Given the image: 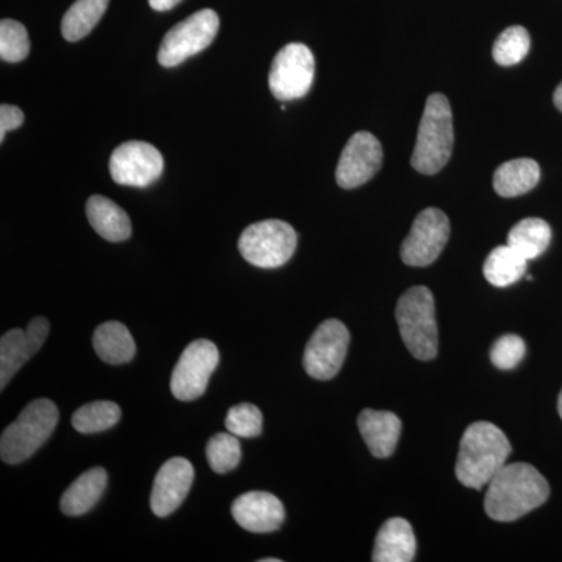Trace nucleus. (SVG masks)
<instances>
[{
    "instance_id": "nucleus-1",
    "label": "nucleus",
    "mask_w": 562,
    "mask_h": 562,
    "mask_svg": "<svg viewBox=\"0 0 562 562\" xmlns=\"http://www.w3.org/2000/svg\"><path fill=\"white\" fill-rule=\"evenodd\" d=\"M550 486L527 462L503 465L487 484L484 509L497 522H514L549 501Z\"/></svg>"
},
{
    "instance_id": "nucleus-2",
    "label": "nucleus",
    "mask_w": 562,
    "mask_h": 562,
    "mask_svg": "<svg viewBox=\"0 0 562 562\" xmlns=\"http://www.w3.org/2000/svg\"><path fill=\"white\" fill-rule=\"evenodd\" d=\"M512 443L501 428L491 422H475L462 435L458 452V482L471 490H483L506 465Z\"/></svg>"
},
{
    "instance_id": "nucleus-3",
    "label": "nucleus",
    "mask_w": 562,
    "mask_h": 562,
    "mask_svg": "<svg viewBox=\"0 0 562 562\" xmlns=\"http://www.w3.org/2000/svg\"><path fill=\"white\" fill-rule=\"evenodd\" d=\"M453 143L452 106L446 95L436 92L425 103L412 157L413 168L425 176L438 173L452 157Z\"/></svg>"
},
{
    "instance_id": "nucleus-4",
    "label": "nucleus",
    "mask_w": 562,
    "mask_h": 562,
    "mask_svg": "<svg viewBox=\"0 0 562 562\" xmlns=\"http://www.w3.org/2000/svg\"><path fill=\"white\" fill-rule=\"evenodd\" d=\"M60 413L47 398L29 403L18 419L10 424L0 438V458L7 464H20L33 457L57 428Z\"/></svg>"
},
{
    "instance_id": "nucleus-5",
    "label": "nucleus",
    "mask_w": 562,
    "mask_h": 562,
    "mask_svg": "<svg viewBox=\"0 0 562 562\" xmlns=\"http://www.w3.org/2000/svg\"><path fill=\"white\" fill-rule=\"evenodd\" d=\"M395 319L406 349L420 361L438 355V325L435 319V299L425 286H414L402 295Z\"/></svg>"
},
{
    "instance_id": "nucleus-6",
    "label": "nucleus",
    "mask_w": 562,
    "mask_h": 562,
    "mask_svg": "<svg viewBox=\"0 0 562 562\" xmlns=\"http://www.w3.org/2000/svg\"><path fill=\"white\" fill-rule=\"evenodd\" d=\"M244 260L261 269L286 265L297 249V233L288 222L269 220L251 224L239 238Z\"/></svg>"
},
{
    "instance_id": "nucleus-7",
    "label": "nucleus",
    "mask_w": 562,
    "mask_h": 562,
    "mask_svg": "<svg viewBox=\"0 0 562 562\" xmlns=\"http://www.w3.org/2000/svg\"><path fill=\"white\" fill-rule=\"evenodd\" d=\"M220 24L216 11L205 9L173 25L162 38L158 63L162 68H176L188 58L201 54L216 38Z\"/></svg>"
},
{
    "instance_id": "nucleus-8",
    "label": "nucleus",
    "mask_w": 562,
    "mask_h": 562,
    "mask_svg": "<svg viewBox=\"0 0 562 562\" xmlns=\"http://www.w3.org/2000/svg\"><path fill=\"white\" fill-rule=\"evenodd\" d=\"M313 52L301 43H291L273 58L269 72V90L281 102L295 101L308 94L314 80Z\"/></svg>"
},
{
    "instance_id": "nucleus-9",
    "label": "nucleus",
    "mask_w": 562,
    "mask_h": 562,
    "mask_svg": "<svg viewBox=\"0 0 562 562\" xmlns=\"http://www.w3.org/2000/svg\"><path fill=\"white\" fill-rule=\"evenodd\" d=\"M350 333L338 319L322 322L303 355L305 371L314 380H331L341 371L349 349Z\"/></svg>"
},
{
    "instance_id": "nucleus-10",
    "label": "nucleus",
    "mask_w": 562,
    "mask_h": 562,
    "mask_svg": "<svg viewBox=\"0 0 562 562\" xmlns=\"http://www.w3.org/2000/svg\"><path fill=\"white\" fill-rule=\"evenodd\" d=\"M220 364V350L206 339L191 342L181 353L173 368L171 391L181 402H192L201 397L209 387L211 373Z\"/></svg>"
},
{
    "instance_id": "nucleus-11",
    "label": "nucleus",
    "mask_w": 562,
    "mask_h": 562,
    "mask_svg": "<svg viewBox=\"0 0 562 562\" xmlns=\"http://www.w3.org/2000/svg\"><path fill=\"white\" fill-rule=\"evenodd\" d=\"M450 236V222L438 209L417 214L412 232L402 244V260L413 268H427L438 260Z\"/></svg>"
},
{
    "instance_id": "nucleus-12",
    "label": "nucleus",
    "mask_w": 562,
    "mask_h": 562,
    "mask_svg": "<svg viewBox=\"0 0 562 562\" xmlns=\"http://www.w3.org/2000/svg\"><path fill=\"white\" fill-rule=\"evenodd\" d=\"M162 169L160 151L144 140H127L111 154V179L124 187H150L160 179Z\"/></svg>"
},
{
    "instance_id": "nucleus-13",
    "label": "nucleus",
    "mask_w": 562,
    "mask_h": 562,
    "mask_svg": "<svg viewBox=\"0 0 562 562\" xmlns=\"http://www.w3.org/2000/svg\"><path fill=\"white\" fill-rule=\"evenodd\" d=\"M383 147L380 140L369 132H358L344 147L336 181L344 190H353L368 183L382 168Z\"/></svg>"
},
{
    "instance_id": "nucleus-14",
    "label": "nucleus",
    "mask_w": 562,
    "mask_h": 562,
    "mask_svg": "<svg viewBox=\"0 0 562 562\" xmlns=\"http://www.w3.org/2000/svg\"><path fill=\"white\" fill-rule=\"evenodd\" d=\"M194 482V468L187 458L166 461L155 476L151 487V512L158 517H168L184 502Z\"/></svg>"
},
{
    "instance_id": "nucleus-15",
    "label": "nucleus",
    "mask_w": 562,
    "mask_h": 562,
    "mask_svg": "<svg viewBox=\"0 0 562 562\" xmlns=\"http://www.w3.org/2000/svg\"><path fill=\"white\" fill-rule=\"evenodd\" d=\"M233 519L250 532H272L284 522V506L273 494L246 492L232 505Z\"/></svg>"
},
{
    "instance_id": "nucleus-16",
    "label": "nucleus",
    "mask_w": 562,
    "mask_h": 562,
    "mask_svg": "<svg viewBox=\"0 0 562 562\" xmlns=\"http://www.w3.org/2000/svg\"><path fill=\"white\" fill-rule=\"evenodd\" d=\"M362 439L375 458H387L395 452L402 432V422L390 412L364 409L358 416Z\"/></svg>"
},
{
    "instance_id": "nucleus-17",
    "label": "nucleus",
    "mask_w": 562,
    "mask_h": 562,
    "mask_svg": "<svg viewBox=\"0 0 562 562\" xmlns=\"http://www.w3.org/2000/svg\"><path fill=\"white\" fill-rule=\"evenodd\" d=\"M417 543L412 524L402 517L386 520L376 535L373 547V562H412L416 557Z\"/></svg>"
},
{
    "instance_id": "nucleus-18",
    "label": "nucleus",
    "mask_w": 562,
    "mask_h": 562,
    "mask_svg": "<svg viewBox=\"0 0 562 562\" xmlns=\"http://www.w3.org/2000/svg\"><path fill=\"white\" fill-rule=\"evenodd\" d=\"M109 475L105 469L92 468L90 471L81 473L60 501L63 514L69 517L83 516L90 513L98 502L101 501L103 492H105Z\"/></svg>"
},
{
    "instance_id": "nucleus-19",
    "label": "nucleus",
    "mask_w": 562,
    "mask_h": 562,
    "mask_svg": "<svg viewBox=\"0 0 562 562\" xmlns=\"http://www.w3.org/2000/svg\"><path fill=\"white\" fill-rule=\"evenodd\" d=\"M87 216L91 227L110 243H122L132 236L128 214L110 199L92 195L87 203Z\"/></svg>"
},
{
    "instance_id": "nucleus-20",
    "label": "nucleus",
    "mask_w": 562,
    "mask_h": 562,
    "mask_svg": "<svg viewBox=\"0 0 562 562\" xmlns=\"http://www.w3.org/2000/svg\"><path fill=\"white\" fill-rule=\"evenodd\" d=\"M541 179V168L531 158L503 162L494 173V190L502 198H519L530 192Z\"/></svg>"
},
{
    "instance_id": "nucleus-21",
    "label": "nucleus",
    "mask_w": 562,
    "mask_h": 562,
    "mask_svg": "<svg viewBox=\"0 0 562 562\" xmlns=\"http://www.w3.org/2000/svg\"><path fill=\"white\" fill-rule=\"evenodd\" d=\"M92 346L102 361L109 364H125L135 358L136 346L132 333L121 322L99 325L92 336Z\"/></svg>"
},
{
    "instance_id": "nucleus-22",
    "label": "nucleus",
    "mask_w": 562,
    "mask_h": 562,
    "mask_svg": "<svg viewBox=\"0 0 562 562\" xmlns=\"http://www.w3.org/2000/svg\"><path fill=\"white\" fill-rule=\"evenodd\" d=\"M552 241V228L539 217H527L514 225L508 233V246L519 251L528 261L541 257Z\"/></svg>"
},
{
    "instance_id": "nucleus-23",
    "label": "nucleus",
    "mask_w": 562,
    "mask_h": 562,
    "mask_svg": "<svg viewBox=\"0 0 562 562\" xmlns=\"http://www.w3.org/2000/svg\"><path fill=\"white\" fill-rule=\"evenodd\" d=\"M527 258L506 244L491 251L490 257L484 261L483 273L494 286H512L522 279L527 271Z\"/></svg>"
},
{
    "instance_id": "nucleus-24",
    "label": "nucleus",
    "mask_w": 562,
    "mask_h": 562,
    "mask_svg": "<svg viewBox=\"0 0 562 562\" xmlns=\"http://www.w3.org/2000/svg\"><path fill=\"white\" fill-rule=\"evenodd\" d=\"M110 0H77L61 21L63 38L69 43L83 40L99 24Z\"/></svg>"
},
{
    "instance_id": "nucleus-25",
    "label": "nucleus",
    "mask_w": 562,
    "mask_h": 562,
    "mask_svg": "<svg viewBox=\"0 0 562 562\" xmlns=\"http://www.w3.org/2000/svg\"><path fill=\"white\" fill-rule=\"evenodd\" d=\"M32 357H35V353L27 341L25 330L13 328L2 336L0 339V390H5L7 384Z\"/></svg>"
},
{
    "instance_id": "nucleus-26",
    "label": "nucleus",
    "mask_w": 562,
    "mask_h": 562,
    "mask_svg": "<svg viewBox=\"0 0 562 562\" xmlns=\"http://www.w3.org/2000/svg\"><path fill=\"white\" fill-rule=\"evenodd\" d=\"M121 420V408L114 402H92L72 416V427L83 435H94L113 428Z\"/></svg>"
},
{
    "instance_id": "nucleus-27",
    "label": "nucleus",
    "mask_w": 562,
    "mask_h": 562,
    "mask_svg": "<svg viewBox=\"0 0 562 562\" xmlns=\"http://www.w3.org/2000/svg\"><path fill=\"white\" fill-rule=\"evenodd\" d=\"M241 443L238 436L228 432H217L206 443V460L216 473L235 471L241 462Z\"/></svg>"
},
{
    "instance_id": "nucleus-28",
    "label": "nucleus",
    "mask_w": 562,
    "mask_h": 562,
    "mask_svg": "<svg viewBox=\"0 0 562 562\" xmlns=\"http://www.w3.org/2000/svg\"><path fill=\"white\" fill-rule=\"evenodd\" d=\"M531 38L530 33L522 25H513L501 33L495 41L494 60L501 66H514L524 60L530 52Z\"/></svg>"
},
{
    "instance_id": "nucleus-29",
    "label": "nucleus",
    "mask_w": 562,
    "mask_h": 562,
    "mask_svg": "<svg viewBox=\"0 0 562 562\" xmlns=\"http://www.w3.org/2000/svg\"><path fill=\"white\" fill-rule=\"evenodd\" d=\"M31 38L27 29L21 22L2 20L0 22V58L7 63H20L29 57Z\"/></svg>"
},
{
    "instance_id": "nucleus-30",
    "label": "nucleus",
    "mask_w": 562,
    "mask_h": 562,
    "mask_svg": "<svg viewBox=\"0 0 562 562\" xmlns=\"http://www.w3.org/2000/svg\"><path fill=\"white\" fill-rule=\"evenodd\" d=\"M225 427L238 438H257L262 431V414L250 403L232 406L225 419Z\"/></svg>"
},
{
    "instance_id": "nucleus-31",
    "label": "nucleus",
    "mask_w": 562,
    "mask_h": 562,
    "mask_svg": "<svg viewBox=\"0 0 562 562\" xmlns=\"http://www.w3.org/2000/svg\"><path fill=\"white\" fill-rule=\"evenodd\" d=\"M525 347L524 339L517 335H505L501 339L494 342L491 349V361L492 364L502 371H509V369L516 368L524 360Z\"/></svg>"
},
{
    "instance_id": "nucleus-32",
    "label": "nucleus",
    "mask_w": 562,
    "mask_h": 562,
    "mask_svg": "<svg viewBox=\"0 0 562 562\" xmlns=\"http://www.w3.org/2000/svg\"><path fill=\"white\" fill-rule=\"evenodd\" d=\"M49 330L50 325L46 317H35V319L29 322L27 328H25V336H27L33 353H38L41 347L46 342L47 336H49Z\"/></svg>"
},
{
    "instance_id": "nucleus-33",
    "label": "nucleus",
    "mask_w": 562,
    "mask_h": 562,
    "mask_svg": "<svg viewBox=\"0 0 562 562\" xmlns=\"http://www.w3.org/2000/svg\"><path fill=\"white\" fill-rule=\"evenodd\" d=\"M24 124V113L18 106L2 103L0 105V143L5 139L7 133L20 128Z\"/></svg>"
},
{
    "instance_id": "nucleus-34",
    "label": "nucleus",
    "mask_w": 562,
    "mask_h": 562,
    "mask_svg": "<svg viewBox=\"0 0 562 562\" xmlns=\"http://www.w3.org/2000/svg\"><path fill=\"white\" fill-rule=\"evenodd\" d=\"M181 0H149V5L155 11H168L173 9Z\"/></svg>"
},
{
    "instance_id": "nucleus-35",
    "label": "nucleus",
    "mask_w": 562,
    "mask_h": 562,
    "mask_svg": "<svg viewBox=\"0 0 562 562\" xmlns=\"http://www.w3.org/2000/svg\"><path fill=\"white\" fill-rule=\"evenodd\" d=\"M553 102L554 106H557V109L560 110L562 113V81L560 87L557 88V91H554Z\"/></svg>"
},
{
    "instance_id": "nucleus-36",
    "label": "nucleus",
    "mask_w": 562,
    "mask_h": 562,
    "mask_svg": "<svg viewBox=\"0 0 562 562\" xmlns=\"http://www.w3.org/2000/svg\"><path fill=\"white\" fill-rule=\"evenodd\" d=\"M558 412H560V416H561V419H562V391H561V394H560V398H558Z\"/></svg>"
},
{
    "instance_id": "nucleus-37",
    "label": "nucleus",
    "mask_w": 562,
    "mask_h": 562,
    "mask_svg": "<svg viewBox=\"0 0 562 562\" xmlns=\"http://www.w3.org/2000/svg\"><path fill=\"white\" fill-rule=\"evenodd\" d=\"M260 562H281L279 558H265V560H260Z\"/></svg>"
}]
</instances>
